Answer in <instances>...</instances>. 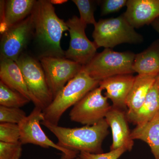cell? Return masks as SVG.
Listing matches in <instances>:
<instances>
[{"label": "cell", "instance_id": "obj_1", "mask_svg": "<svg viewBox=\"0 0 159 159\" xmlns=\"http://www.w3.org/2000/svg\"><path fill=\"white\" fill-rule=\"evenodd\" d=\"M34 24L33 37L41 51L39 57H64L61 46L63 33L69 31L66 23L56 14L50 1L39 0L31 13Z\"/></svg>", "mask_w": 159, "mask_h": 159}, {"label": "cell", "instance_id": "obj_2", "mask_svg": "<svg viewBox=\"0 0 159 159\" xmlns=\"http://www.w3.org/2000/svg\"><path fill=\"white\" fill-rule=\"evenodd\" d=\"M57 139V144L68 150L80 152L103 153L102 143L109 134L105 119L92 125L70 128L52 124L46 120L41 122Z\"/></svg>", "mask_w": 159, "mask_h": 159}, {"label": "cell", "instance_id": "obj_3", "mask_svg": "<svg viewBox=\"0 0 159 159\" xmlns=\"http://www.w3.org/2000/svg\"><path fill=\"white\" fill-rule=\"evenodd\" d=\"M99 84V81L90 77L82 68L54 97L51 104L43 111L44 120L58 125L66 111Z\"/></svg>", "mask_w": 159, "mask_h": 159}, {"label": "cell", "instance_id": "obj_4", "mask_svg": "<svg viewBox=\"0 0 159 159\" xmlns=\"http://www.w3.org/2000/svg\"><path fill=\"white\" fill-rule=\"evenodd\" d=\"M94 42L97 48L112 49L122 43H141L142 34L135 30L123 14L116 18L100 19L94 25Z\"/></svg>", "mask_w": 159, "mask_h": 159}, {"label": "cell", "instance_id": "obj_5", "mask_svg": "<svg viewBox=\"0 0 159 159\" xmlns=\"http://www.w3.org/2000/svg\"><path fill=\"white\" fill-rule=\"evenodd\" d=\"M135 54L131 51L117 52L105 48L96 54L90 62L83 66L90 77L98 81L119 75L134 73L133 69Z\"/></svg>", "mask_w": 159, "mask_h": 159}, {"label": "cell", "instance_id": "obj_6", "mask_svg": "<svg viewBox=\"0 0 159 159\" xmlns=\"http://www.w3.org/2000/svg\"><path fill=\"white\" fill-rule=\"evenodd\" d=\"M15 61L21 71L31 95V101L35 107L43 110L51 104L54 98L39 61L23 53Z\"/></svg>", "mask_w": 159, "mask_h": 159}, {"label": "cell", "instance_id": "obj_7", "mask_svg": "<svg viewBox=\"0 0 159 159\" xmlns=\"http://www.w3.org/2000/svg\"><path fill=\"white\" fill-rule=\"evenodd\" d=\"M99 86L88 93L71 109L69 116L73 122L85 125L97 124L105 119L111 108L107 97Z\"/></svg>", "mask_w": 159, "mask_h": 159}, {"label": "cell", "instance_id": "obj_8", "mask_svg": "<svg viewBox=\"0 0 159 159\" xmlns=\"http://www.w3.org/2000/svg\"><path fill=\"white\" fill-rule=\"evenodd\" d=\"M39 61L54 99L83 68L81 65L65 57L46 56L39 57Z\"/></svg>", "mask_w": 159, "mask_h": 159}, {"label": "cell", "instance_id": "obj_9", "mask_svg": "<svg viewBox=\"0 0 159 159\" xmlns=\"http://www.w3.org/2000/svg\"><path fill=\"white\" fill-rule=\"evenodd\" d=\"M1 34V60H11L16 61L23 54L33 36L34 24L31 14Z\"/></svg>", "mask_w": 159, "mask_h": 159}, {"label": "cell", "instance_id": "obj_10", "mask_svg": "<svg viewBox=\"0 0 159 159\" xmlns=\"http://www.w3.org/2000/svg\"><path fill=\"white\" fill-rule=\"evenodd\" d=\"M66 23L70 39L69 48L65 51V57L82 66L86 65L97 54L98 48L86 35L87 25L82 23L78 16H74Z\"/></svg>", "mask_w": 159, "mask_h": 159}, {"label": "cell", "instance_id": "obj_11", "mask_svg": "<svg viewBox=\"0 0 159 159\" xmlns=\"http://www.w3.org/2000/svg\"><path fill=\"white\" fill-rule=\"evenodd\" d=\"M45 120L43 110L35 107L31 113L18 124L20 138V142L24 144H33L43 148L50 147L69 155L77 156L79 152L68 150L55 144L45 133L41 126V122Z\"/></svg>", "mask_w": 159, "mask_h": 159}, {"label": "cell", "instance_id": "obj_12", "mask_svg": "<svg viewBox=\"0 0 159 159\" xmlns=\"http://www.w3.org/2000/svg\"><path fill=\"white\" fill-rule=\"evenodd\" d=\"M124 16L134 29L152 23L159 18V0H127Z\"/></svg>", "mask_w": 159, "mask_h": 159}, {"label": "cell", "instance_id": "obj_13", "mask_svg": "<svg viewBox=\"0 0 159 159\" xmlns=\"http://www.w3.org/2000/svg\"><path fill=\"white\" fill-rule=\"evenodd\" d=\"M105 119L112 134V143L110 150L124 147L128 151H131L134 145V140L131 137L126 113L122 109L112 106Z\"/></svg>", "mask_w": 159, "mask_h": 159}, {"label": "cell", "instance_id": "obj_14", "mask_svg": "<svg viewBox=\"0 0 159 159\" xmlns=\"http://www.w3.org/2000/svg\"><path fill=\"white\" fill-rule=\"evenodd\" d=\"M135 77L132 74L116 75L99 81V86L105 90V97L110 99L112 106L119 109L127 108L126 100Z\"/></svg>", "mask_w": 159, "mask_h": 159}, {"label": "cell", "instance_id": "obj_15", "mask_svg": "<svg viewBox=\"0 0 159 159\" xmlns=\"http://www.w3.org/2000/svg\"><path fill=\"white\" fill-rule=\"evenodd\" d=\"M35 0L1 1V33L31 15Z\"/></svg>", "mask_w": 159, "mask_h": 159}, {"label": "cell", "instance_id": "obj_16", "mask_svg": "<svg viewBox=\"0 0 159 159\" xmlns=\"http://www.w3.org/2000/svg\"><path fill=\"white\" fill-rule=\"evenodd\" d=\"M155 77L147 75L135 76L126 100L127 119L136 113L143 105L150 89L155 82Z\"/></svg>", "mask_w": 159, "mask_h": 159}, {"label": "cell", "instance_id": "obj_17", "mask_svg": "<svg viewBox=\"0 0 159 159\" xmlns=\"http://www.w3.org/2000/svg\"><path fill=\"white\" fill-rule=\"evenodd\" d=\"M133 69L138 75L156 77L159 74V39L147 49L135 54Z\"/></svg>", "mask_w": 159, "mask_h": 159}, {"label": "cell", "instance_id": "obj_18", "mask_svg": "<svg viewBox=\"0 0 159 159\" xmlns=\"http://www.w3.org/2000/svg\"><path fill=\"white\" fill-rule=\"evenodd\" d=\"M0 79L10 88L19 92L31 101V95L21 71L16 63L11 60H1Z\"/></svg>", "mask_w": 159, "mask_h": 159}, {"label": "cell", "instance_id": "obj_19", "mask_svg": "<svg viewBox=\"0 0 159 159\" xmlns=\"http://www.w3.org/2000/svg\"><path fill=\"white\" fill-rule=\"evenodd\" d=\"M131 137L146 142L155 159H159V111L147 123L137 125L131 132Z\"/></svg>", "mask_w": 159, "mask_h": 159}, {"label": "cell", "instance_id": "obj_20", "mask_svg": "<svg viewBox=\"0 0 159 159\" xmlns=\"http://www.w3.org/2000/svg\"><path fill=\"white\" fill-rule=\"evenodd\" d=\"M159 111V90L155 81L143 105L136 113L128 120L136 126L142 125L150 121Z\"/></svg>", "mask_w": 159, "mask_h": 159}, {"label": "cell", "instance_id": "obj_21", "mask_svg": "<svg viewBox=\"0 0 159 159\" xmlns=\"http://www.w3.org/2000/svg\"><path fill=\"white\" fill-rule=\"evenodd\" d=\"M30 102L22 94L0 80V105L20 108Z\"/></svg>", "mask_w": 159, "mask_h": 159}, {"label": "cell", "instance_id": "obj_22", "mask_svg": "<svg viewBox=\"0 0 159 159\" xmlns=\"http://www.w3.org/2000/svg\"><path fill=\"white\" fill-rule=\"evenodd\" d=\"M72 2L78 8L80 19L84 24L95 25L97 22L94 16L96 1L91 0H73Z\"/></svg>", "mask_w": 159, "mask_h": 159}, {"label": "cell", "instance_id": "obj_23", "mask_svg": "<svg viewBox=\"0 0 159 159\" xmlns=\"http://www.w3.org/2000/svg\"><path fill=\"white\" fill-rule=\"evenodd\" d=\"M20 134L18 124L0 123V142L8 143L20 142Z\"/></svg>", "mask_w": 159, "mask_h": 159}, {"label": "cell", "instance_id": "obj_24", "mask_svg": "<svg viewBox=\"0 0 159 159\" xmlns=\"http://www.w3.org/2000/svg\"><path fill=\"white\" fill-rule=\"evenodd\" d=\"M27 116L25 111L20 108L0 105V123L19 124Z\"/></svg>", "mask_w": 159, "mask_h": 159}, {"label": "cell", "instance_id": "obj_25", "mask_svg": "<svg viewBox=\"0 0 159 159\" xmlns=\"http://www.w3.org/2000/svg\"><path fill=\"white\" fill-rule=\"evenodd\" d=\"M23 144L0 142V159H20L22 152Z\"/></svg>", "mask_w": 159, "mask_h": 159}, {"label": "cell", "instance_id": "obj_26", "mask_svg": "<svg viewBox=\"0 0 159 159\" xmlns=\"http://www.w3.org/2000/svg\"><path fill=\"white\" fill-rule=\"evenodd\" d=\"M127 150L124 147L110 150L106 153L94 154L87 152H80L79 157L80 159H118Z\"/></svg>", "mask_w": 159, "mask_h": 159}, {"label": "cell", "instance_id": "obj_27", "mask_svg": "<svg viewBox=\"0 0 159 159\" xmlns=\"http://www.w3.org/2000/svg\"><path fill=\"white\" fill-rule=\"evenodd\" d=\"M101 16L115 13L126 6L127 0H104L100 1Z\"/></svg>", "mask_w": 159, "mask_h": 159}, {"label": "cell", "instance_id": "obj_28", "mask_svg": "<svg viewBox=\"0 0 159 159\" xmlns=\"http://www.w3.org/2000/svg\"><path fill=\"white\" fill-rule=\"evenodd\" d=\"M151 25L154 29L155 31H156L159 34V18L152 23Z\"/></svg>", "mask_w": 159, "mask_h": 159}, {"label": "cell", "instance_id": "obj_29", "mask_svg": "<svg viewBox=\"0 0 159 159\" xmlns=\"http://www.w3.org/2000/svg\"><path fill=\"white\" fill-rule=\"evenodd\" d=\"M60 159H80L77 156L69 155L66 154L62 153Z\"/></svg>", "mask_w": 159, "mask_h": 159}, {"label": "cell", "instance_id": "obj_30", "mask_svg": "<svg viewBox=\"0 0 159 159\" xmlns=\"http://www.w3.org/2000/svg\"><path fill=\"white\" fill-rule=\"evenodd\" d=\"M51 4L54 5V4H56V5H60V4H63L66 2H68L67 0H51L50 1Z\"/></svg>", "mask_w": 159, "mask_h": 159}, {"label": "cell", "instance_id": "obj_31", "mask_svg": "<svg viewBox=\"0 0 159 159\" xmlns=\"http://www.w3.org/2000/svg\"><path fill=\"white\" fill-rule=\"evenodd\" d=\"M156 83L158 87L159 90V74L157 76H156L155 77Z\"/></svg>", "mask_w": 159, "mask_h": 159}]
</instances>
